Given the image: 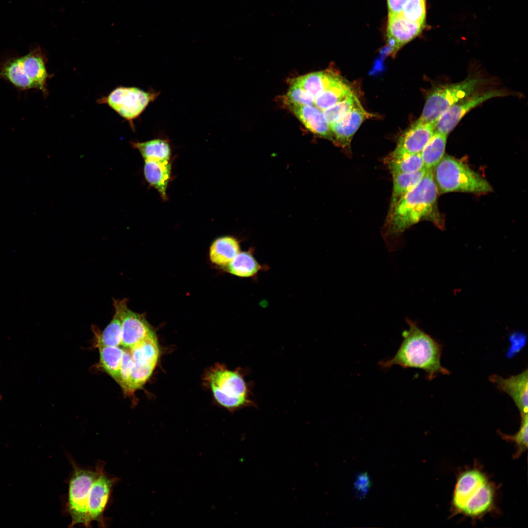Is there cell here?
Masks as SVG:
<instances>
[{
	"label": "cell",
	"instance_id": "obj_23",
	"mask_svg": "<svg viewBox=\"0 0 528 528\" xmlns=\"http://www.w3.org/2000/svg\"><path fill=\"white\" fill-rule=\"evenodd\" d=\"M353 92L351 87L340 77L315 97L314 106L324 111Z\"/></svg>",
	"mask_w": 528,
	"mask_h": 528
},
{
	"label": "cell",
	"instance_id": "obj_12",
	"mask_svg": "<svg viewBox=\"0 0 528 528\" xmlns=\"http://www.w3.org/2000/svg\"><path fill=\"white\" fill-rule=\"evenodd\" d=\"M122 322V341L124 348L130 349L145 339L153 330L142 314L127 306L126 299L119 300Z\"/></svg>",
	"mask_w": 528,
	"mask_h": 528
},
{
	"label": "cell",
	"instance_id": "obj_37",
	"mask_svg": "<svg viewBox=\"0 0 528 528\" xmlns=\"http://www.w3.org/2000/svg\"><path fill=\"white\" fill-rule=\"evenodd\" d=\"M407 0H387L389 16L400 14Z\"/></svg>",
	"mask_w": 528,
	"mask_h": 528
},
{
	"label": "cell",
	"instance_id": "obj_16",
	"mask_svg": "<svg viewBox=\"0 0 528 528\" xmlns=\"http://www.w3.org/2000/svg\"><path fill=\"white\" fill-rule=\"evenodd\" d=\"M489 380L501 391L508 394L513 400L521 414H528V370L521 374L503 378L492 375Z\"/></svg>",
	"mask_w": 528,
	"mask_h": 528
},
{
	"label": "cell",
	"instance_id": "obj_15",
	"mask_svg": "<svg viewBox=\"0 0 528 528\" xmlns=\"http://www.w3.org/2000/svg\"><path fill=\"white\" fill-rule=\"evenodd\" d=\"M129 350L134 364V370L150 377L159 355L158 343L154 331Z\"/></svg>",
	"mask_w": 528,
	"mask_h": 528
},
{
	"label": "cell",
	"instance_id": "obj_13",
	"mask_svg": "<svg viewBox=\"0 0 528 528\" xmlns=\"http://www.w3.org/2000/svg\"><path fill=\"white\" fill-rule=\"evenodd\" d=\"M424 23L410 21L400 14L389 16L387 28L388 43L392 54L417 37Z\"/></svg>",
	"mask_w": 528,
	"mask_h": 528
},
{
	"label": "cell",
	"instance_id": "obj_19",
	"mask_svg": "<svg viewBox=\"0 0 528 528\" xmlns=\"http://www.w3.org/2000/svg\"><path fill=\"white\" fill-rule=\"evenodd\" d=\"M143 172L148 183L158 192L163 200L167 199V188L171 174L169 161L145 160Z\"/></svg>",
	"mask_w": 528,
	"mask_h": 528
},
{
	"label": "cell",
	"instance_id": "obj_36",
	"mask_svg": "<svg viewBox=\"0 0 528 528\" xmlns=\"http://www.w3.org/2000/svg\"><path fill=\"white\" fill-rule=\"evenodd\" d=\"M370 486V479L367 473H360L356 476L353 487L357 497L363 498L368 492Z\"/></svg>",
	"mask_w": 528,
	"mask_h": 528
},
{
	"label": "cell",
	"instance_id": "obj_38",
	"mask_svg": "<svg viewBox=\"0 0 528 528\" xmlns=\"http://www.w3.org/2000/svg\"><path fill=\"white\" fill-rule=\"evenodd\" d=\"M1 396H0V399H1Z\"/></svg>",
	"mask_w": 528,
	"mask_h": 528
},
{
	"label": "cell",
	"instance_id": "obj_14",
	"mask_svg": "<svg viewBox=\"0 0 528 528\" xmlns=\"http://www.w3.org/2000/svg\"><path fill=\"white\" fill-rule=\"evenodd\" d=\"M372 116L359 103L343 117L330 124L333 141L343 148L349 147L361 124Z\"/></svg>",
	"mask_w": 528,
	"mask_h": 528
},
{
	"label": "cell",
	"instance_id": "obj_34",
	"mask_svg": "<svg viewBox=\"0 0 528 528\" xmlns=\"http://www.w3.org/2000/svg\"><path fill=\"white\" fill-rule=\"evenodd\" d=\"M134 366L129 349L124 348V353L120 367V383L126 395L130 394V381L132 372Z\"/></svg>",
	"mask_w": 528,
	"mask_h": 528
},
{
	"label": "cell",
	"instance_id": "obj_9",
	"mask_svg": "<svg viewBox=\"0 0 528 528\" xmlns=\"http://www.w3.org/2000/svg\"><path fill=\"white\" fill-rule=\"evenodd\" d=\"M105 462H99L96 467L98 474L93 481L88 500V515L89 521L96 522L100 527H106L104 516L109 504L114 485L118 481L116 477H110L104 470Z\"/></svg>",
	"mask_w": 528,
	"mask_h": 528
},
{
	"label": "cell",
	"instance_id": "obj_6",
	"mask_svg": "<svg viewBox=\"0 0 528 528\" xmlns=\"http://www.w3.org/2000/svg\"><path fill=\"white\" fill-rule=\"evenodd\" d=\"M73 468L69 481L67 496L66 511L71 518L69 527L82 525L90 527L88 515V500L92 484L98 474L94 470L79 467L69 458Z\"/></svg>",
	"mask_w": 528,
	"mask_h": 528
},
{
	"label": "cell",
	"instance_id": "obj_7",
	"mask_svg": "<svg viewBox=\"0 0 528 528\" xmlns=\"http://www.w3.org/2000/svg\"><path fill=\"white\" fill-rule=\"evenodd\" d=\"M160 91H145L136 87H120L112 90L107 96L98 100V103L106 104L121 116L128 121L133 128V120L138 117L149 104L154 101Z\"/></svg>",
	"mask_w": 528,
	"mask_h": 528
},
{
	"label": "cell",
	"instance_id": "obj_17",
	"mask_svg": "<svg viewBox=\"0 0 528 528\" xmlns=\"http://www.w3.org/2000/svg\"><path fill=\"white\" fill-rule=\"evenodd\" d=\"M296 117L311 132L333 141L329 123L323 111L314 105H288Z\"/></svg>",
	"mask_w": 528,
	"mask_h": 528
},
{
	"label": "cell",
	"instance_id": "obj_25",
	"mask_svg": "<svg viewBox=\"0 0 528 528\" xmlns=\"http://www.w3.org/2000/svg\"><path fill=\"white\" fill-rule=\"evenodd\" d=\"M426 169L418 171L393 176V190L388 215L393 211L399 200L416 186L424 176Z\"/></svg>",
	"mask_w": 528,
	"mask_h": 528
},
{
	"label": "cell",
	"instance_id": "obj_27",
	"mask_svg": "<svg viewBox=\"0 0 528 528\" xmlns=\"http://www.w3.org/2000/svg\"><path fill=\"white\" fill-rule=\"evenodd\" d=\"M113 300L114 315L102 333L97 334V344L110 347H117L121 344L122 322L119 300Z\"/></svg>",
	"mask_w": 528,
	"mask_h": 528
},
{
	"label": "cell",
	"instance_id": "obj_26",
	"mask_svg": "<svg viewBox=\"0 0 528 528\" xmlns=\"http://www.w3.org/2000/svg\"><path fill=\"white\" fill-rule=\"evenodd\" d=\"M447 135L435 131L420 155L426 169H434L444 156Z\"/></svg>",
	"mask_w": 528,
	"mask_h": 528
},
{
	"label": "cell",
	"instance_id": "obj_24",
	"mask_svg": "<svg viewBox=\"0 0 528 528\" xmlns=\"http://www.w3.org/2000/svg\"><path fill=\"white\" fill-rule=\"evenodd\" d=\"M133 148L139 151L144 160L169 161L171 148L168 140L157 138L145 142H132Z\"/></svg>",
	"mask_w": 528,
	"mask_h": 528
},
{
	"label": "cell",
	"instance_id": "obj_20",
	"mask_svg": "<svg viewBox=\"0 0 528 528\" xmlns=\"http://www.w3.org/2000/svg\"><path fill=\"white\" fill-rule=\"evenodd\" d=\"M0 78L21 90L38 89L36 84L25 72L20 57L10 58L1 64Z\"/></svg>",
	"mask_w": 528,
	"mask_h": 528
},
{
	"label": "cell",
	"instance_id": "obj_32",
	"mask_svg": "<svg viewBox=\"0 0 528 528\" xmlns=\"http://www.w3.org/2000/svg\"><path fill=\"white\" fill-rule=\"evenodd\" d=\"M426 12V0H407L400 14L410 21L424 24Z\"/></svg>",
	"mask_w": 528,
	"mask_h": 528
},
{
	"label": "cell",
	"instance_id": "obj_11",
	"mask_svg": "<svg viewBox=\"0 0 528 528\" xmlns=\"http://www.w3.org/2000/svg\"><path fill=\"white\" fill-rule=\"evenodd\" d=\"M435 123L416 121L399 137L396 146L388 158L393 159L409 154H420L433 135Z\"/></svg>",
	"mask_w": 528,
	"mask_h": 528
},
{
	"label": "cell",
	"instance_id": "obj_21",
	"mask_svg": "<svg viewBox=\"0 0 528 528\" xmlns=\"http://www.w3.org/2000/svg\"><path fill=\"white\" fill-rule=\"evenodd\" d=\"M340 77L328 71L312 72L295 79L292 81L301 86L314 98Z\"/></svg>",
	"mask_w": 528,
	"mask_h": 528
},
{
	"label": "cell",
	"instance_id": "obj_33",
	"mask_svg": "<svg viewBox=\"0 0 528 528\" xmlns=\"http://www.w3.org/2000/svg\"><path fill=\"white\" fill-rule=\"evenodd\" d=\"M315 98L301 86L292 81L285 97L287 105H314Z\"/></svg>",
	"mask_w": 528,
	"mask_h": 528
},
{
	"label": "cell",
	"instance_id": "obj_10",
	"mask_svg": "<svg viewBox=\"0 0 528 528\" xmlns=\"http://www.w3.org/2000/svg\"><path fill=\"white\" fill-rule=\"evenodd\" d=\"M506 94L500 90L477 91L444 112L436 122L435 131L448 134L471 110L485 101Z\"/></svg>",
	"mask_w": 528,
	"mask_h": 528
},
{
	"label": "cell",
	"instance_id": "obj_8",
	"mask_svg": "<svg viewBox=\"0 0 528 528\" xmlns=\"http://www.w3.org/2000/svg\"><path fill=\"white\" fill-rule=\"evenodd\" d=\"M209 380L214 396L221 405L235 409L249 402L247 385L238 372L217 368L210 373Z\"/></svg>",
	"mask_w": 528,
	"mask_h": 528
},
{
	"label": "cell",
	"instance_id": "obj_29",
	"mask_svg": "<svg viewBox=\"0 0 528 528\" xmlns=\"http://www.w3.org/2000/svg\"><path fill=\"white\" fill-rule=\"evenodd\" d=\"M227 265L231 274L240 277H253L262 269L251 251L239 252Z\"/></svg>",
	"mask_w": 528,
	"mask_h": 528
},
{
	"label": "cell",
	"instance_id": "obj_5",
	"mask_svg": "<svg viewBox=\"0 0 528 528\" xmlns=\"http://www.w3.org/2000/svg\"><path fill=\"white\" fill-rule=\"evenodd\" d=\"M485 80L467 78L461 82L439 87L428 96L422 112L417 120L424 123H435L440 115L452 106L478 91Z\"/></svg>",
	"mask_w": 528,
	"mask_h": 528
},
{
	"label": "cell",
	"instance_id": "obj_3",
	"mask_svg": "<svg viewBox=\"0 0 528 528\" xmlns=\"http://www.w3.org/2000/svg\"><path fill=\"white\" fill-rule=\"evenodd\" d=\"M493 500V489L480 471L467 470L459 476L452 500L459 512L470 517L479 516L491 508Z\"/></svg>",
	"mask_w": 528,
	"mask_h": 528
},
{
	"label": "cell",
	"instance_id": "obj_2",
	"mask_svg": "<svg viewBox=\"0 0 528 528\" xmlns=\"http://www.w3.org/2000/svg\"><path fill=\"white\" fill-rule=\"evenodd\" d=\"M408 330L402 332L403 341L395 356L390 359L379 362L383 369L394 365L403 368H415L423 370L428 379H433L439 374H449L441 366L440 345L416 323L406 318Z\"/></svg>",
	"mask_w": 528,
	"mask_h": 528
},
{
	"label": "cell",
	"instance_id": "obj_28",
	"mask_svg": "<svg viewBox=\"0 0 528 528\" xmlns=\"http://www.w3.org/2000/svg\"><path fill=\"white\" fill-rule=\"evenodd\" d=\"M100 361L102 367L118 384L120 383V367L124 348L98 344Z\"/></svg>",
	"mask_w": 528,
	"mask_h": 528
},
{
	"label": "cell",
	"instance_id": "obj_4",
	"mask_svg": "<svg viewBox=\"0 0 528 528\" xmlns=\"http://www.w3.org/2000/svg\"><path fill=\"white\" fill-rule=\"evenodd\" d=\"M434 180L440 193L462 192L476 194L491 192L486 180L466 164L449 155L443 156L434 168Z\"/></svg>",
	"mask_w": 528,
	"mask_h": 528
},
{
	"label": "cell",
	"instance_id": "obj_35",
	"mask_svg": "<svg viewBox=\"0 0 528 528\" xmlns=\"http://www.w3.org/2000/svg\"><path fill=\"white\" fill-rule=\"evenodd\" d=\"M521 423L520 430L512 437L516 443L519 452L526 449L528 446V414H521Z\"/></svg>",
	"mask_w": 528,
	"mask_h": 528
},
{
	"label": "cell",
	"instance_id": "obj_22",
	"mask_svg": "<svg viewBox=\"0 0 528 528\" xmlns=\"http://www.w3.org/2000/svg\"><path fill=\"white\" fill-rule=\"evenodd\" d=\"M240 252L238 241L231 236H224L216 240L210 249V258L213 263L225 266Z\"/></svg>",
	"mask_w": 528,
	"mask_h": 528
},
{
	"label": "cell",
	"instance_id": "obj_18",
	"mask_svg": "<svg viewBox=\"0 0 528 528\" xmlns=\"http://www.w3.org/2000/svg\"><path fill=\"white\" fill-rule=\"evenodd\" d=\"M20 58L23 68L28 77L44 96L47 95L46 82L50 75L47 73L46 58L41 48L33 49Z\"/></svg>",
	"mask_w": 528,
	"mask_h": 528
},
{
	"label": "cell",
	"instance_id": "obj_1",
	"mask_svg": "<svg viewBox=\"0 0 528 528\" xmlns=\"http://www.w3.org/2000/svg\"><path fill=\"white\" fill-rule=\"evenodd\" d=\"M438 191L433 169H427L420 182L405 194L388 215L384 236L396 239L412 225L434 216Z\"/></svg>",
	"mask_w": 528,
	"mask_h": 528
},
{
	"label": "cell",
	"instance_id": "obj_30",
	"mask_svg": "<svg viewBox=\"0 0 528 528\" xmlns=\"http://www.w3.org/2000/svg\"><path fill=\"white\" fill-rule=\"evenodd\" d=\"M387 163L392 176L414 173L425 168L420 154H409L397 158H387Z\"/></svg>",
	"mask_w": 528,
	"mask_h": 528
},
{
	"label": "cell",
	"instance_id": "obj_31",
	"mask_svg": "<svg viewBox=\"0 0 528 528\" xmlns=\"http://www.w3.org/2000/svg\"><path fill=\"white\" fill-rule=\"evenodd\" d=\"M360 103L353 92L346 98L323 111L324 117L329 124L337 121L350 112Z\"/></svg>",
	"mask_w": 528,
	"mask_h": 528
}]
</instances>
